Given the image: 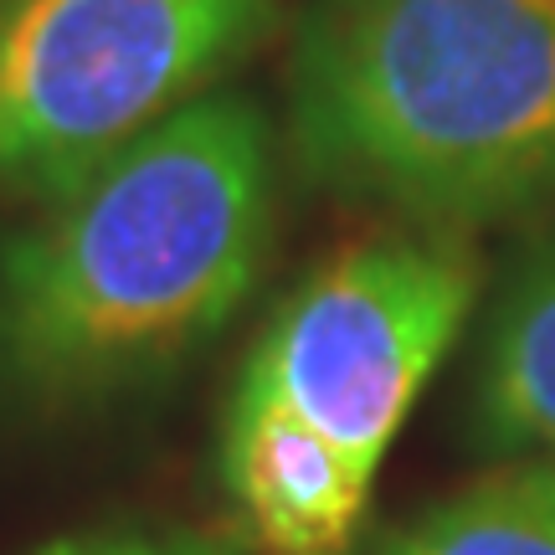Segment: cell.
<instances>
[{
  "label": "cell",
  "instance_id": "8",
  "mask_svg": "<svg viewBox=\"0 0 555 555\" xmlns=\"http://www.w3.org/2000/svg\"><path fill=\"white\" fill-rule=\"evenodd\" d=\"M525 463H540V474L551 478V489H555V457H525Z\"/></svg>",
  "mask_w": 555,
  "mask_h": 555
},
{
  "label": "cell",
  "instance_id": "1",
  "mask_svg": "<svg viewBox=\"0 0 555 555\" xmlns=\"http://www.w3.org/2000/svg\"><path fill=\"white\" fill-rule=\"evenodd\" d=\"M273 119L237 88L155 129L0 237V406L82 416L170 380L258 288Z\"/></svg>",
  "mask_w": 555,
  "mask_h": 555
},
{
  "label": "cell",
  "instance_id": "4",
  "mask_svg": "<svg viewBox=\"0 0 555 555\" xmlns=\"http://www.w3.org/2000/svg\"><path fill=\"white\" fill-rule=\"evenodd\" d=\"M283 0H0V201L41 206L273 37Z\"/></svg>",
  "mask_w": 555,
  "mask_h": 555
},
{
  "label": "cell",
  "instance_id": "3",
  "mask_svg": "<svg viewBox=\"0 0 555 555\" xmlns=\"http://www.w3.org/2000/svg\"><path fill=\"white\" fill-rule=\"evenodd\" d=\"M483 294L463 232L391 227L278 304L221 416V489L273 555H339L416 397Z\"/></svg>",
  "mask_w": 555,
  "mask_h": 555
},
{
  "label": "cell",
  "instance_id": "5",
  "mask_svg": "<svg viewBox=\"0 0 555 555\" xmlns=\"http://www.w3.org/2000/svg\"><path fill=\"white\" fill-rule=\"evenodd\" d=\"M474 448L504 463L555 457V221L530 237L478 335Z\"/></svg>",
  "mask_w": 555,
  "mask_h": 555
},
{
  "label": "cell",
  "instance_id": "2",
  "mask_svg": "<svg viewBox=\"0 0 555 555\" xmlns=\"http://www.w3.org/2000/svg\"><path fill=\"white\" fill-rule=\"evenodd\" d=\"M283 99L324 196L463 237L555 206V0H309Z\"/></svg>",
  "mask_w": 555,
  "mask_h": 555
},
{
  "label": "cell",
  "instance_id": "6",
  "mask_svg": "<svg viewBox=\"0 0 555 555\" xmlns=\"http://www.w3.org/2000/svg\"><path fill=\"white\" fill-rule=\"evenodd\" d=\"M339 555H555V489L540 463H504Z\"/></svg>",
  "mask_w": 555,
  "mask_h": 555
},
{
  "label": "cell",
  "instance_id": "7",
  "mask_svg": "<svg viewBox=\"0 0 555 555\" xmlns=\"http://www.w3.org/2000/svg\"><path fill=\"white\" fill-rule=\"evenodd\" d=\"M37 555H237L227 540L176 530V525H108L41 545Z\"/></svg>",
  "mask_w": 555,
  "mask_h": 555
}]
</instances>
